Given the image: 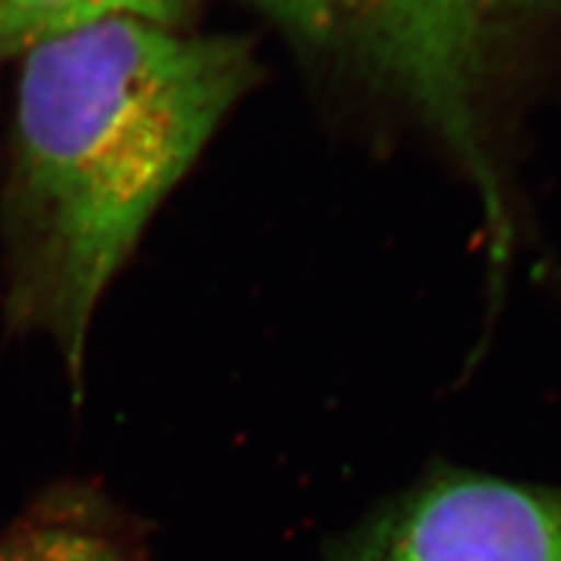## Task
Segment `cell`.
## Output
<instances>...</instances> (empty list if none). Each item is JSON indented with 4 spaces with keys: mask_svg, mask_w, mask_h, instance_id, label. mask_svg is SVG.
<instances>
[{
    "mask_svg": "<svg viewBox=\"0 0 561 561\" xmlns=\"http://www.w3.org/2000/svg\"><path fill=\"white\" fill-rule=\"evenodd\" d=\"M253 76L237 38L138 20L101 22L24 55L14 187L28 302L76 386L105 286Z\"/></svg>",
    "mask_w": 561,
    "mask_h": 561,
    "instance_id": "obj_1",
    "label": "cell"
},
{
    "mask_svg": "<svg viewBox=\"0 0 561 561\" xmlns=\"http://www.w3.org/2000/svg\"><path fill=\"white\" fill-rule=\"evenodd\" d=\"M302 45L405 99L482 190L491 230L501 185L491 162V92L561 0H255Z\"/></svg>",
    "mask_w": 561,
    "mask_h": 561,
    "instance_id": "obj_2",
    "label": "cell"
},
{
    "mask_svg": "<svg viewBox=\"0 0 561 561\" xmlns=\"http://www.w3.org/2000/svg\"><path fill=\"white\" fill-rule=\"evenodd\" d=\"M332 561H561V489L437 468L379 505Z\"/></svg>",
    "mask_w": 561,
    "mask_h": 561,
    "instance_id": "obj_3",
    "label": "cell"
},
{
    "mask_svg": "<svg viewBox=\"0 0 561 561\" xmlns=\"http://www.w3.org/2000/svg\"><path fill=\"white\" fill-rule=\"evenodd\" d=\"M0 561H150L148 526L101 484L61 480L0 531Z\"/></svg>",
    "mask_w": 561,
    "mask_h": 561,
    "instance_id": "obj_4",
    "label": "cell"
},
{
    "mask_svg": "<svg viewBox=\"0 0 561 561\" xmlns=\"http://www.w3.org/2000/svg\"><path fill=\"white\" fill-rule=\"evenodd\" d=\"M192 0H0V61L111 20L181 28Z\"/></svg>",
    "mask_w": 561,
    "mask_h": 561,
    "instance_id": "obj_5",
    "label": "cell"
}]
</instances>
